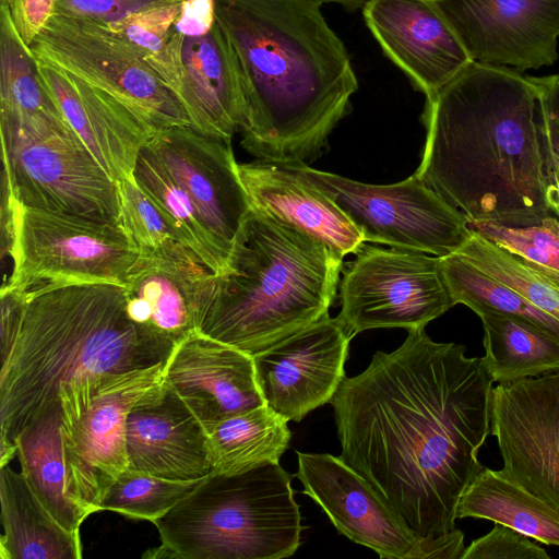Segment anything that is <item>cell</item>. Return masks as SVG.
<instances>
[{"label": "cell", "instance_id": "6da1fadb", "mask_svg": "<svg viewBox=\"0 0 559 559\" xmlns=\"http://www.w3.org/2000/svg\"><path fill=\"white\" fill-rule=\"evenodd\" d=\"M493 382L465 346L408 330L342 381L331 404L340 457L365 477L417 539L455 528L461 495L484 468Z\"/></svg>", "mask_w": 559, "mask_h": 559}, {"label": "cell", "instance_id": "7a4b0ae2", "mask_svg": "<svg viewBox=\"0 0 559 559\" xmlns=\"http://www.w3.org/2000/svg\"><path fill=\"white\" fill-rule=\"evenodd\" d=\"M414 173L468 221L538 225L547 203L542 109L530 75L468 63L433 96Z\"/></svg>", "mask_w": 559, "mask_h": 559}, {"label": "cell", "instance_id": "3957f363", "mask_svg": "<svg viewBox=\"0 0 559 559\" xmlns=\"http://www.w3.org/2000/svg\"><path fill=\"white\" fill-rule=\"evenodd\" d=\"M322 0H215L243 100L241 145L277 164L314 160L358 88Z\"/></svg>", "mask_w": 559, "mask_h": 559}, {"label": "cell", "instance_id": "277c9868", "mask_svg": "<svg viewBox=\"0 0 559 559\" xmlns=\"http://www.w3.org/2000/svg\"><path fill=\"white\" fill-rule=\"evenodd\" d=\"M21 294L17 337L0 371L1 441L14 444L58 403L61 426L74 425L107 377L165 362L175 346L130 319L121 285L72 284Z\"/></svg>", "mask_w": 559, "mask_h": 559}, {"label": "cell", "instance_id": "5b68a950", "mask_svg": "<svg viewBox=\"0 0 559 559\" xmlns=\"http://www.w3.org/2000/svg\"><path fill=\"white\" fill-rule=\"evenodd\" d=\"M342 271L325 243L251 210L198 331L254 356L329 314Z\"/></svg>", "mask_w": 559, "mask_h": 559}, {"label": "cell", "instance_id": "8992f818", "mask_svg": "<svg viewBox=\"0 0 559 559\" xmlns=\"http://www.w3.org/2000/svg\"><path fill=\"white\" fill-rule=\"evenodd\" d=\"M292 476L269 463L243 473H211L153 522L160 545L150 559H282L302 532Z\"/></svg>", "mask_w": 559, "mask_h": 559}, {"label": "cell", "instance_id": "52a82bcc", "mask_svg": "<svg viewBox=\"0 0 559 559\" xmlns=\"http://www.w3.org/2000/svg\"><path fill=\"white\" fill-rule=\"evenodd\" d=\"M2 251L12 272L1 289L109 283L123 286L139 257L118 222L23 206L2 185Z\"/></svg>", "mask_w": 559, "mask_h": 559}, {"label": "cell", "instance_id": "ba28073f", "mask_svg": "<svg viewBox=\"0 0 559 559\" xmlns=\"http://www.w3.org/2000/svg\"><path fill=\"white\" fill-rule=\"evenodd\" d=\"M2 185L23 206L119 222L117 183L63 119L0 120Z\"/></svg>", "mask_w": 559, "mask_h": 559}, {"label": "cell", "instance_id": "9c48e42d", "mask_svg": "<svg viewBox=\"0 0 559 559\" xmlns=\"http://www.w3.org/2000/svg\"><path fill=\"white\" fill-rule=\"evenodd\" d=\"M41 61L130 109L155 134L191 127L173 90L126 38L106 22L56 10L29 47Z\"/></svg>", "mask_w": 559, "mask_h": 559}, {"label": "cell", "instance_id": "30bf717a", "mask_svg": "<svg viewBox=\"0 0 559 559\" xmlns=\"http://www.w3.org/2000/svg\"><path fill=\"white\" fill-rule=\"evenodd\" d=\"M281 165L331 199L365 242L444 257L472 236L466 217L415 174L393 185H368L305 163Z\"/></svg>", "mask_w": 559, "mask_h": 559}, {"label": "cell", "instance_id": "8fae6325", "mask_svg": "<svg viewBox=\"0 0 559 559\" xmlns=\"http://www.w3.org/2000/svg\"><path fill=\"white\" fill-rule=\"evenodd\" d=\"M345 266L337 319L352 336L378 328H425L454 306L439 257L364 245Z\"/></svg>", "mask_w": 559, "mask_h": 559}, {"label": "cell", "instance_id": "7c38bea8", "mask_svg": "<svg viewBox=\"0 0 559 559\" xmlns=\"http://www.w3.org/2000/svg\"><path fill=\"white\" fill-rule=\"evenodd\" d=\"M164 362L107 377L90 407L70 427L60 425L66 495L88 515L99 511L109 487L129 467L127 416L163 380Z\"/></svg>", "mask_w": 559, "mask_h": 559}, {"label": "cell", "instance_id": "4fadbf2b", "mask_svg": "<svg viewBox=\"0 0 559 559\" xmlns=\"http://www.w3.org/2000/svg\"><path fill=\"white\" fill-rule=\"evenodd\" d=\"M501 471L559 510V370L492 388Z\"/></svg>", "mask_w": 559, "mask_h": 559}, {"label": "cell", "instance_id": "5bb4252c", "mask_svg": "<svg viewBox=\"0 0 559 559\" xmlns=\"http://www.w3.org/2000/svg\"><path fill=\"white\" fill-rule=\"evenodd\" d=\"M146 145L193 203L229 266L251 211L230 141L174 127L155 133Z\"/></svg>", "mask_w": 559, "mask_h": 559}, {"label": "cell", "instance_id": "9a60e30c", "mask_svg": "<svg viewBox=\"0 0 559 559\" xmlns=\"http://www.w3.org/2000/svg\"><path fill=\"white\" fill-rule=\"evenodd\" d=\"M473 61L524 72L559 58V0H437Z\"/></svg>", "mask_w": 559, "mask_h": 559}, {"label": "cell", "instance_id": "2e32d148", "mask_svg": "<svg viewBox=\"0 0 559 559\" xmlns=\"http://www.w3.org/2000/svg\"><path fill=\"white\" fill-rule=\"evenodd\" d=\"M353 337L337 317L326 314L252 356L265 404L287 421H300L331 403L345 379Z\"/></svg>", "mask_w": 559, "mask_h": 559}, {"label": "cell", "instance_id": "e0dca14e", "mask_svg": "<svg viewBox=\"0 0 559 559\" xmlns=\"http://www.w3.org/2000/svg\"><path fill=\"white\" fill-rule=\"evenodd\" d=\"M216 274L190 247L176 241L139 252L123 284L126 309L136 324L174 345L199 330Z\"/></svg>", "mask_w": 559, "mask_h": 559}, {"label": "cell", "instance_id": "ac0fdd59", "mask_svg": "<svg viewBox=\"0 0 559 559\" xmlns=\"http://www.w3.org/2000/svg\"><path fill=\"white\" fill-rule=\"evenodd\" d=\"M296 477L335 528L384 559H411L417 537L372 485L340 456L297 452Z\"/></svg>", "mask_w": 559, "mask_h": 559}, {"label": "cell", "instance_id": "d6986e66", "mask_svg": "<svg viewBox=\"0 0 559 559\" xmlns=\"http://www.w3.org/2000/svg\"><path fill=\"white\" fill-rule=\"evenodd\" d=\"M361 9L384 53L426 98L473 61L437 0H367Z\"/></svg>", "mask_w": 559, "mask_h": 559}, {"label": "cell", "instance_id": "ffe728a7", "mask_svg": "<svg viewBox=\"0 0 559 559\" xmlns=\"http://www.w3.org/2000/svg\"><path fill=\"white\" fill-rule=\"evenodd\" d=\"M163 381L203 427L265 404L253 357L198 330L175 344Z\"/></svg>", "mask_w": 559, "mask_h": 559}, {"label": "cell", "instance_id": "44dd1931", "mask_svg": "<svg viewBox=\"0 0 559 559\" xmlns=\"http://www.w3.org/2000/svg\"><path fill=\"white\" fill-rule=\"evenodd\" d=\"M126 439L128 468L181 481L212 472L202 424L163 380L129 411Z\"/></svg>", "mask_w": 559, "mask_h": 559}, {"label": "cell", "instance_id": "7402d4cb", "mask_svg": "<svg viewBox=\"0 0 559 559\" xmlns=\"http://www.w3.org/2000/svg\"><path fill=\"white\" fill-rule=\"evenodd\" d=\"M44 88L71 130L114 181L133 178L154 135L130 109L82 81L35 59Z\"/></svg>", "mask_w": 559, "mask_h": 559}, {"label": "cell", "instance_id": "603a6c76", "mask_svg": "<svg viewBox=\"0 0 559 559\" xmlns=\"http://www.w3.org/2000/svg\"><path fill=\"white\" fill-rule=\"evenodd\" d=\"M238 170L251 210L322 241L342 258L365 245L331 199L285 166L258 159L238 164Z\"/></svg>", "mask_w": 559, "mask_h": 559}, {"label": "cell", "instance_id": "cb8c5ba5", "mask_svg": "<svg viewBox=\"0 0 559 559\" xmlns=\"http://www.w3.org/2000/svg\"><path fill=\"white\" fill-rule=\"evenodd\" d=\"M177 97L198 132L231 141L240 131L243 100L231 45L215 21L201 37H185Z\"/></svg>", "mask_w": 559, "mask_h": 559}, {"label": "cell", "instance_id": "d4e9b609", "mask_svg": "<svg viewBox=\"0 0 559 559\" xmlns=\"http://www.w3.org/2000/svg\"><path fill=\"white\" fill-rule=\"evenodd\" d=\"M1 559H80V535L64 530L31 490L23 474L0 466Z\"/></svg>", "mask_w": 559, "mask_h": 559}, {"label": "cell", "instance_id": "484cf974", "mask_svg": "<svg viewBox=\"0 0 559 559\" xmlns=\"http://www.w3.org/2000/svg\"><path fill=\"white\" fill-rule=\"evenodd\" d=\"M456 518L489 520L537 542L559 546V510L501 469L484 466L461 495Z\"/></svg>", "mask_w": 559, "mask_h": 559}, {"label": "cell", "instance_id": "4316f807", "mask_svg": "<svg viewBox=\"0 0 559 559\" xmlns=\"http://www.w3.org/2000/svg\"><path fill=\"white\" fill-rule=\"evenodd\" d=\"M60 425L58 403L26 426L14 444L21 473L33 493L64 530L80 535L81 524L88 514L66 495Z\"/></svg>", "mask_w": 559, "mask_h": 559}, {"label": "cell", "instance_id": "83f0119b", "mask_svg": "<svg viewBox=\"0 0 559 559\" xmlns=\"http://www.w3.org/2000/svg\"><path fill=\"white\" fill-rule=\"evenodd\" d=\"M480 362L493 383H510L559 370V338L519 317L486 312Z\"/></svg>", "mask_w": 559, "mask_h": 559}, {"label": "cell", "instance_id": "f1b7e54d", "mask_svg": "<svg viewBox=\"0 0 559 559\" xmlns=\"http://www.w3.org/2000/svg\"><path fill=\"white\" fill-rule=\"evenodd\" d=\"M203 428L211 473L225 475L278 463L292 438L287 420L266 404Z\"/></svg>", "mask_w": 559, "mask_h": 559}, {"label": "cell", "instance_id": "f546056e", "mask_svg": "<svg viewBox=\"0 0 559 559\" xmlns=\"http://www.w3.org/2000/svg\"><path fill=\"white\" fill-rule=\"evenodd\" d=\"M33 118L63 119L39 81L35 59L19 36L9 8L1 3L0 120Z\"/></svg>", "mask_w": 559, "mask_h": 559}, {"label": "cell", "instance_id": "4dcf8cb0", "mask_svg": "<svg viewBox=\"0 0 559 559\" xmlns=\"http://www.w3.org/2000/svg\"><path fill=\"white\" fill-rule=\"evenodd\" d=\"M133 178L167 217L181 242L193 249L216 275L227 274L228 263L195 206L146 144L139 154Z\"/></svg>", "mask_w": 559, "mask_h": 559}, {"label": "cell", "instance_id": "1f68e13d", "mask_svg": "<svg viewBox=\"0 0 559 559\" xmlns=\"http://www.w3.org/2000/svg\"><path fill=\"white\" fill-rule=\"evenodd\" d=\"M440 258L442 274L454 302L486 312L519 317L559 338V321L533 306L516 292L486 275L453 252Z\"/></svg>", "mask_w": 559, "mask_h": 559}, {"label": "cell", "instance_id": "d6a6232c", "mask_svg": "<svg viewBox=\"0 0 559 559\" xmlns=\"http://www.w3.org/2000/svg\"><path fill=\"white\" fill-rule=\"evenodd\" d=\"M559 321V285L478 233L453 252Z\"/></svg>", "mask_w": 559, "mask_h": 559}, {"label": "cell", "instance_id": "836d02e7", "mask_svg": "<svg viewBox=\"0 0 559 559\" xmlns=\"http://www.w3.org/2000/svg\"><path fill=\"white\" fill-rule=\"evenodd\" d=\"M200 481L170 480L127 468L109 487L99 509L153 523L170 511Z\"/></svg>", "mask_w": 559, "mask_h": 559}, {"label": "cell", "instance_id": "e575fe53", "mask_svg": "<svg viewBox=\"0 0 559 559\" xmlns=\"http://www.w3.org/2000/svg\"><path fill=\"white\" fill-rule=\"evenodd\" d=\"M468 226L559 285V221L554 215L527 227L480 222L468 223Z\"/></svg>", "mask_w": 559, "mask_h": 559}, {"label": "cell", "instance_id": "d590c367", "mask_svg": "<svg viewBox=\"0 0 559 559\" xmlns=\"http://www.w3.org/2000/svg\"><path fill=\"white\" fill-rule=\"evenodd\" d=\"M116 183L119 222L139 252H154L176 241L181 242L167 217L134 178L122 179Z\"/></svg>", "mask_w": 559, "mask_h": 559}, {"label": "cell", "instance_id": "8d00e7d4", "mask_svg": "<svg viewBox=\"0 0 559 559\" xmlns=\"http://www.w3.org/2000/svg\"><path fill=\"white\" fill-rule=\"evenodd\" d=\"M182 1L157 0L108 24L130 41L158 74Z\"/></svg>", "mask_w": 559, "mask_h": 559}, {"label": "cell", "instance_id": "74e56055", "mask_svg": "<svg viewBox=\"0 0 559 559\" xmlns=\"http://www.w3.org/2000/svg\"><path fill=\"white\" fill-rule=\"evenodd\" d=\"M531 80L542 109L547 203L551 215L559 221V73L531 76Z\"/></svg>", "mask_w": 559, "mask_h": 559}, {"label": "cell", "instance_id": "f35d334b", "mask_svg": "<svg viewBox=\"0 0 559 559\" xmlns=\"http://www.w3.org/2000/svg\"><path fill=\"white\" fill-rule=\"evenodd\" d=\"M530 538L496 523L489 533L465 548L462 559H549L546 550Z\"/></svg>", "mask_w": 559, "mask_h": 559}, {"label": "cell", "instance_id": "ab89813d", "mask_svg": "<svg viewBox=\"0 0 559 559\" xmlns=\"http://www.w3.org/2000/svg\"><path fill=\"white\" fill-rule=\"evenodd\" d=\"M14 27L27 47L47 26L56 12L57 0H3Z\"/></svg>", "mask_w": 559, "mask_h": 559}, {"label": "cell", "instance_id": "60d3db41", "mask_svg": "<svg viewBox=\"0 0 559 559\" xmlns=\"http://www.w3.org/2000/svg\"><path fill=\"white\" fill-rule=\"evenodd\" d=\"M157 0H57L56 10L111 23Z\"/></svg>", "mask_w": 559, "mask_h": 559}, {"label": "cell", "instance_id": "b9f144b4", "mask_svg": "<svg viewBox=\"0 0 559 559\" xmlns=\"http://www.w3.org/2000/svg\"><path fill=\"white\" fill-rule=\"evenodd\" d=\"M215 21V0H183L174 26L185 37H201L212 31Z\"/></svg>", "mask_w": 559, "mask_h": 559}, {"label": "cell", "instance_id": "7bdbcfd3", "mask_svg": "<svg viewBox=\"0 0 559 559\" xmlns=\"http://www.w3.org/2000/svg\"><path fill=\"white\" fill-rule=\"evenodd\" d=\"M23 294L11 290H0L1 301V366L9 360L21 324L23 310Z\"/></svg>", "mask_w": 559, "mask_h": 559}, {"label": "cell", "instance_id": "ee69618b", "mask_svg": "<svg viewBox=\"0 0 559 559\" xmlns=\"http://www.w3.org/2000/svg\"><path fill=\"white\" fill-rule=\"evenodd\" d=\"M465 548L464 534L454 528L436 537L418 539L411 559H462Z\"/></svg>", "mask_w": 559, "mask_h": 559}, {"label": "cell", "instance_id": "f6af8a7d", "mask_svg": "<svg viewBox=\"0 0 559 559\" xmlns=\"http://www.w3.org/2000/svg\"><path fill=\"white\" fill-rule=\"evenodd\" d=\"M323 2H333L342 5L348 11H355L364 7L367 0H322Z\"/></svg>", "mask_w": 559, "mask_h": 559}, {"label": "cell", "instance_id": "bcb514c9", "mask_svg": "<svg viewBox=\"0 0 559 559\" xmlns=\"http://www.w3.org/2000/svg\"><path fill=\"white\" fill-rule=\"evenodd\" d=\"M1 1H3V0H1Z\"/></svg>", "mask_w": 559, "mask_h": 559}]
</instances>
